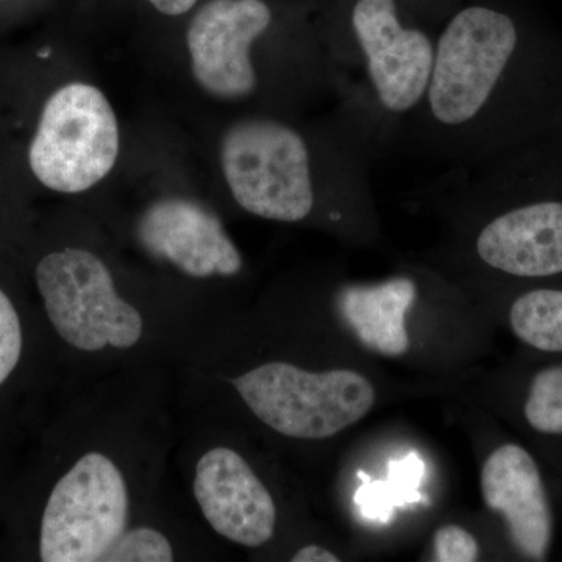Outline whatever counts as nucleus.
I'll return each mask as SVG.
<instances>
[{
    "label": "nucleus",
    "instance_id": "16",
    "mask_svg": "<svg viewBox=\"0 0 562 562\" xmlns=\"http://www.w3.org/2000/svg\"><path fill=\"white\" fill-rule=\"evenodd\" d=\"M24 350L25 331L20 310L0 288V390L20 371Z\"/></svg>",
    "mask_w": 562,
    "mask_h": 562
},
{
    "label": "nucleus",
    "instance_id": "11",
    "mask_svg": "<svg viewBox=\"0 0 562 562\" xmlns=\"http://www.w3.org/2000/svg\"><path fill=\"white\" fill-rule=\"evenodd\" d=\"M483 501L501 514L514 549L530 561H546L553 538V514L538 462L524 447L505 443L482 471Z\"/></svg>",
    "mask_w": 562,
    "mask_h": 562
},
{
    "label": "nucleus",
    "instance_id": "3",
    "mask_svg": "<svg viewBox=\"0 0 562 562\" xmlns=\"http://www.w3.org/2000/svg\"><path fill=\"white\" fill-rule=\"evenodd\" d=\"M251 413L292 439L331 438L368 416L375 405L372 383L358 372H308L290 362H268L233 380Z\"/></svg>",
    "mask_w": 562,
    "mask_h": 562
},
{
    "label": "nucleus",
    "instance_id": "5",
    "mask_svg": "<svg viewBox=\"0 0 562 562\" xmlns=\"http://www.w3.org/2000/svg\"><path fill=\"white\" fill-rule=\"evenodd\" d=\"M127 484L106 454L91 452L70 465L47 494L36 531L43 562H102L127 530Z\"/></svg>",
    "mask_w": 562,
    "mask_h": 562
},
{
    "label": "nucleus",
    "instance_id": "20",
    "mask_svg": "<svg viewBox=\"0 0 562 562\" xmlns=\"http://www.w3.org/2000/svg\"><path fill=\"white\" fill-rule=\"evenodd\" d=\"M292 562H339V558L331 552H328L324 547L310 546L303 547L297 553L292 557Z\"/></svg>",
    "mask_w": 562,
    "mask_h": 562
},
{
    "label": "nucleus",
    "instance_id": "9",
    "mask_svg": "<svg viewBox=\"0 0 562 562\" xmlns=\"http://www.w3.org/2000/svg\"><path fill=\"white\" fill-rule=\"evenodd\" d=\"M194 495L206 522L222 538L249 549L271 541L276 502L235 450L216 447L203 454L195 465Z\"/></svg>",
    "mask_w": 562,
    "mask_h": 562
},
{
    "label": "nucleus",
    "instance_id": "12",
    "mask_svg": "<svg viewBox=\"0 0 562 562\" xmlns=\"http://www.w3.org/2000/svg\"><path fill=\"white\" fill-rule=\"evenodd\" d=\"M416 297V281L402 276L382 283L344 284L336 292V308L362 346L383 357H402L409 350L405 316Z\"/></svg>",
    "mask_w": 562,
    "mask_h": 562
},
{
    "label": "nucleus",
    "instance_id": "4",
    "mask_svg": "<svg viewBox=\"0 0 562 562\" xmlns=\"http://www.w3.org/2000/svg\"><path fill=\"white\" fill-rule=\"evenodd\" d=\"M35 283L50 327L74 349H131L143 338V316L117 294L110 269L92 251L66 247L44 255Z\"/></svg>",
    "mask_w": 562,
    "mask_h": 562
},
{
    "label": "nucleus",
    "instance_id": "8",
    "mask_svg": "<svg viewBox=\"0 0 562 562\" xmlns=\"http://www.w3.org/2000/svg\"><path fill=\"white\" fill-rule=\"evenodd\" d=\"M276 16L265 0H210L188 29L192 74L222 101H246L261 91L251 49Z\"/></svg>",
    "mask_w": 562,
    "mask_h": 562
},
{
    "label": "nucleus",
    "instance_id": "15",
    "mask_svg": "<svg viewBox=\"0 0 562 562\" xmlns=\"http://www.w3.org/2000/svg\"><path fill=\"white\" fill-rule=\"evenodd\" d=\"M173 550L161 531L138 527L122 532L102 558L105 562H171Z\"/></svg>",
    "mask_w": 562,
    "mask_h": 562
},
{
    "label": "nucleus",
    "instance_id": "1",
    "mask_svg": "<svg viewBox=\"0 0 562 562\" xmlns=\"http://www.w3.org/2000/svg\"><path fill=\"white\" fill-rule=\"evenodd\" d=\"M380 151L344 114L310 133L273 114L239 117L224 132L221 166L233 201L261 220L295 224L324 210L333 225L364 220Z\"/></svg>",
    "mask_w": 562,
    "mask_h": 562
},
{
    "label": "nucleus",
    "instance_id": "21",
    "mask_svg": "<svg viewBox=\"0 0 562 562\" xmlns=\"http://www.w3.org/2000/svg\"><path fill=\"white\" fill-rule=\"evenodd\" d=\"M160 13L168 16H180L188 13L199 2V0H147Z\"/></svg>",
    "mask_w": 562,
    "mask_h": 562
},
{
    "label": "nucleus",
    "instance_id": "14",
    "mask_svg": "<svg viewBox=\"0 0 562 562\" xmlns=\"http://www.w3.org/2000/svg\"><path fill=\"white\" fill-rule=\"evenodd\" d=\"M524 416L539 435L562 436V366L536 373L524 403Z\"/></svg>",
    "mask_w": 562,
    "mask_h": 562
},
{
    "label": "nucleus",
    "instance_id": "17",
    "mask_svg": "<svg viewBox=\"0 0 562 562\" xmlns=\"http://www.w3.org/2000/svg\"><path fill=\"white\" fill-rule=\"evenodd\" d=\"M355 503L361 509L362 516L380 522H387L394 508L405 505L401 492L390 482H382V480L379 482L366 480L355 494Z\"/></svg>",
    "mask_w": 562,
    "mask_h": 562
},
{
    "label": "nucleus",
    "instance_id": "2",
    "mask_svg": "<svg viewBox=\"0 0 562 562\" xmlns=\"http://www.w3.org/2000/svg\"><path fill=\"white\" fill-rule=\"evenodd\" d=\"M346 25L328 49L339 111L384 154L427 94L436 38L406 20L401 0H351Z\"/></svg>",
    "mask_w": 562,
    "mask_h": 562
},
{
    "label": "nucleus",
    "instance_id": "13",
    "mask_svg": "<svg viewBox=\"0 0 562 562\" xmlns=\"http://www.w3.org/2000/svg\"><path fill=\"white\" fill-rule=\"evenodd\" d=\"M516 338L543 353H562V290L538 288L520 294L509 308Z\"/></svg>",
    "mask_w": 562,
    "mask_h": 562
},
{
    "label": "nucleus",
    "instance_id": "19",
    "mask_svg": "<svg viewBox=\"0 0 562 562\" xmlns=\"http://www.w3.org/2000/svg\"><path fill=\"white\" fill-rule=\"evenodd\" d=\"M425 464L416 453L408 454L403 460L390 462L387 468V482L392 484L403 497V502H420V494L417 491L422 479H424Z\"/></svg>",
    "mask_w": 562,
    "mask_h": 562
},
{
    "label": "nucleus",
    "instance_id": "6",
    "mask_svg": "<svg viewBox=\"0 0 562 562\" xmlns=\"http://www.w3.org/2000/svg\"><path fill=\"white\" fill-rule=\"evenodd\" d=\"M120 155V125L109 99L88 83H69L44 105L29 161L52 191L79 194L105 179Z\"/></svg>",
    "mask_w": 562,
    "mask_h": 562
},
{
    "label": "nucleus",
    "instance_id": "10",
    "mask_svg": "<svg viewBox=\"0 0 562 562\" xmlns=\"http://www.w3.org/2000/svg\"><path fill=\"white\" fill-rule=\"evenodd\" d=\"M139 241L150 254L195 279L241 272L243 257L220 217L183 198L151 203L138 224Z\"/></svg>",
    "mask_w": 562,
    "mask_h": 562
},
{
    "label": "nucleus",
    "instance_id": "18",
    "mask_svg": "<svg viewBox=\"0 0 562 562\" xmlns=\"http://www.w3.org/2000/svg\"><path fill=\"white\" fill-rule=\"evenodd\" d=\"M435 560L439 562H473L479 560V543L471 532L458 525H446L435 535Z\"/></svg>",
    "mask_w": 562,
    "mask_h": 562
},
{
    "label": "nucleus",
    "instance_id": "7",
    "mask_svg": "<svg viewBox=\"0 0 562 562\" xmlns=\"http://www.w3.org/2000/svg\"><path fill=\"white\" fill-rule=\"evenodd\" d=\"M472 216V251L484 268L514 279L562 276V199L503 202L472 190L452 173L442 177Z\"/></svg>",
    "mask_w": 562,
    "mask_h": 562
}]
</instances>
